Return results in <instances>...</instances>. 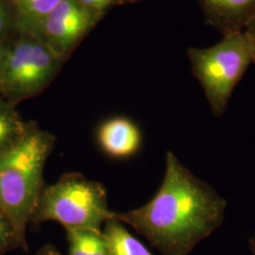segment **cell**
Returning <instances> with one entry per match:
<instances>
[{"label":"cell","mask_w":255,"mask_h":255,"mask_svg":"<svg viewBox=\"0 0 255 255\" xmlns=\"http://www.w3.org/2000/svg\"><path fill=\"white\" fill-rule=\"evenodd\" d=\"M227 202L180 162L165 156L164 180L154 197L137 209L115 213L164 255H187L224 220Z\"/></svg>","instance_id":"6da1fadb"},{"label":"cell","mask_w":255,"mask_h":255,"mask_svg":"<svg viewBox=\"0 0 255 255\" xmlns=\"http://www.w3.org/2000/svg\"><path fill=\"white\" fill-rule=\"evenodd\" d=\"M56 137L27 122L23 134L0 151V211L14 230L18 248L27 252V228L45 186L44 170Z\"/></svg>","instance_id":"7a4b0ae2"},{"label":"cell","mask_w":255,"mask_h":255,"mask_svg":"<svg viewBox=\"0 0 255 255\" xmlns=\"http://www.w3.org/2000/svg\"><path fill=\"white\" fill-rule=\"evenodd\" d=\"M115 213L110 210L102 183L70 172L53 184H45L30 223L55 221L65 230L102 233V225L115 219Z\"/></svg>","instance_id":"3957f363"},{"label":"cell","mask_w":255,"mask_h":255,"mask_svg":"<svg viewBox=\"0 0 255 255\" xmlns=\"http://www.w3.org/2000/svg\"><path fill=\"white\" fill-rule=\"evenodd\" d=\"M192 73L201 84L213 115L221 117L237 83L253 63V51L244 32L230 34L207 48L187 50Z\"/></svg>","instance_id":"277c9868"},{"label":"cell","mask_w":255,"mask_h":255,"mask_svg":"<svg viewBox=\"0 0 255 255\" xmlns=\"http://www.w3.org/2000/svg\"><path fill=\"white\" fill-rule=\"evenodd\" d=\"M64 60L40 38L24 33L9 46L0 97L16 105L41 94L54 80Z\"/></svg>","instance_id":"5b68a950"},{"label":"cell","mask_w":255,"mask_h":255,"mask_svg":"<svg viewBox=\"0 0 255 255\" xmlns=\"http://www.w3.org/2000/svg\"><path fill=\"white\" fill-rule=\"evenodd\" d=\"M100 15L77 0H63L30 34L40 38L64 58L91 29Z\"/></svg>","instance_id":"8992f818"},{"label":"cell","mask_w":255,"mask_h":255,"mask_svg":"<svg viewBox=\"0 0 255 255\" xmlns=\"http://www.w3.org/2000/svg\"><path fill=\"white\" fill-rule=\"evenodd\" d=\"M206 22L224 36L241 32L255 17V0H199Z\"/></svg>","instance_id":"52a82bcc"},{"label":"cell","mask_w":255,"mask_h":255,"mask_svg":"<svg viewBox=\"0 0 255 255\" xmlns=\"http://www.w3.org/2000/svg\"><path fill=\"white\" fill-rule=\"evenodd\" d=\"M101 149L114 158L135 154L142 145V133L136 124L126 118H115L101 124L98 131Z\"/></svg>","instance_id":"ba28073f"},{"label":"cell","mask_w":255,"mask_h":255,"mask_svg":"<svg viewBox=\"0 0 255 255\" xmlns=\"http://www.w3.org/2000/svg\"><path fill=\"white\" fill-rule=\"evenodd\" d=\"M102 235L108 255H152L118 219L108 220L104 224Z\"/></svg>","instance_id":"9c48e42d"},{"label":"cell","mask_w":255,"mask_h":255,"mask_svg":"<svg viewBox=\"0 0 255 255\" xmlns=\"http://www.w3.org/2000/svg\"><path fill=\"white\" fill-rule=\"evenodd\" d=\"M63 0H13L25 33H32Z\"/></svg>","instance_id":"30bf717a"},{"label":"cell","mask_w":255,"mask_h":255,"mask_svg":"<svg viewBox=\"0 0 255 255\" xmlns=\"http://www.w3.org/2000/svg\"><path fill=\"white\" fill-rule=\"evenodd\" d=\"M15 105L0 97V151L14 143L26 128Z\"/></svg>","instance_id":"8fae6325"},{"label":"cell","mask_w":255,"mask_h":255,"mask_svg":"<svg viewBox=\"0 0 255 255\" xmlns=\"http://www.w3.org/2000/svg\"><path fill=\"white\" fill-rule=\"evenodd\" d=\"M69 255H108L102 233L84 230H65Z\"/></svg>","instance_id":"7c38bea8"},{"label":"cell","mask_w":255,"mask_h":255,"mask_svg":"<svg viewBox=\"0 0 255 255\" xmlns=\"http://www.w3.org/2000/svg\"><path fill=\"white\" fill-rule=\"evenodd\" d=\"M14 248H18L14 230L9 219L0 211V255H5Z\"/></svg>","instance_id":"4fadbf2b"},{"label":"cell","mask_w":255,"mask_h":255,"mask_svg":"<svg viewBox=\"0 0 255 255\" xmlns=\"http://www.w3.org/2000/svg\"><path fill=\"white\" fill-rule=\"evenodd\" d=\"M13 13L5 0H0V40L4 36L13 24Z\"/></svg>","instance_id":"5bb4252c"},{"label":"cell","mask_w":255,"mask_h":255,"mask_svg":"<svg viewBox=\"0 0 255 255\" xmlns=\"http://www.w3.org/2000/svg\"><path fill=\"white\" fill-rule=\"evenodd\" d=\"M82 6L86 9H91L98 13L102 12L112 4L110 0H77Z\"/></svg>","instance_id":"9a60e30c"},{"label":"cell","mask_w":255,"mask_h":255,"mask_svg":"<svg viewBox=\"0 0 255 255\" xmlns=\"http://www.w3.org/2000/svg\"><path fill=\"white\" fill-rule=\"evenodd\" d=\"M245 35L252 47L253 51V64H255V17L245 27Z\"/></svg>","instance_id":"2e32d148"},{"label":"cell","mask_w":255,"mask_h":255,"mask_svg":"<svg viewBox=\"0 0 255 255\" xmlns=\"http://www.w3.org/2000/svg\"><path fill=\"white\" fill-rule=\"evenodd\" d=\"M9 46L3 40H0V89H1V82H2V76H3V71H4V65L6 62V57H7Z\"/></svg>","instance_id":"e0dca14e"},{"label":"cell","mask_w":255,"mask_h":255,"mask_svg":"<svg viewBox=\"0 0 255 255\" xmlns=\"http://www.w3.org/2000/svg\"><path fill=\"white\" fill-rule=\"evenodd\" d=\"M62 255L59 252H58V250H56L55 248H53L52 246H49V245H47V246H45L42 250H40V252L38 253V255Z\"/></svg>","instance_id":"ac0fdd59"},{"label":"cell","mask_w":255,"mask_h":255,"mask_svg":"<svg viewBox=\"0 0 255 255\" xmlns=\"http://www.w3.org/2000/svg\"><path fill=\"white\" fill-rule=\"evenodd\" d=\"M111 3H116V4H124V3H131V2H135L139 0H110Z\"/></svg>","instance_id":"d6986e66"},{"label":"cell","mask_w":255,"mask_h":255,"mask_svg":"<svg viewBox=\"0 0 255 255\" xmlns=\"http://www.w3.org/2000/svg\"><path fill=\"white\" fill-rule=\"evenodd\" d=\"M251 247H252L253 254H254V255H255V237H254V239L251 241Z\"/></svg>","instance_id":"ffe728a7"}]
</instances>
